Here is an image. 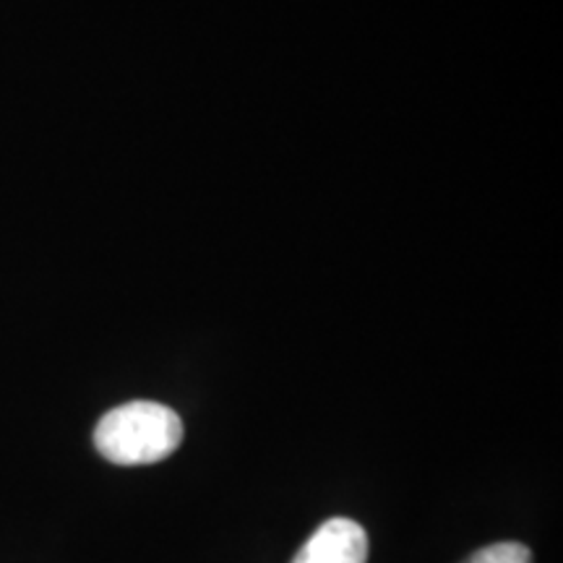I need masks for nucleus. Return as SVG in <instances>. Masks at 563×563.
<instances>
[{
  "label": "nucleus",
  "instance_id": "1",
  "mask_svg": "<svg viewBox=\"0 0 563 563\" xmlns=\"http://www.w3.org/2000/svg\"><path fill=\"white\" fill-rule=\"evenodd\" d=\"M183 420L157 402H129L97 422L95 446L104 460L123 467L154 464L178 452Z\"/></svg>",
  "mask_w": 563,
  "mask_h": 563
},
{
  "label": "nucleus",
  "instance_id": "2",
  "mask_svg": "<svg viewBox=\"0 0 563 563\" xmlns=\"http://www.w3.org/2000/svg\"><path fill=\"white\" fill-rule=\"evenodd\" d=\"M292 563H368V534L352 519L334 517L311 534Z\"/></svg>",
  "mask_w": 563,
  "mask_h": 563
},
{
  "label": "nucleus",
  "instance_id": "3",
  "mask_svg": "<svg viewBox=\"0 0 563 563\" xmlns=\"http://www.w3.org/2000/svg\"><path fill=\"white\" fill-rule=\"evenodd\" d=\"M464 563H532L530 548L522 543H496L490 548H483L473 559Z\"/></svg>",
  "mask_w": 563,
  "mask_h": 563
}]
</instances>
